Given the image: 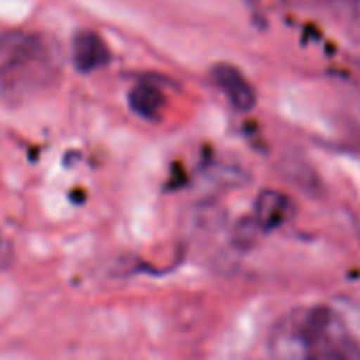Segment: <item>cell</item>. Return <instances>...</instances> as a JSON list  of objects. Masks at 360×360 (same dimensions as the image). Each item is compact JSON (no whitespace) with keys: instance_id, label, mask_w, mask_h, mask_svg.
Segmentation results:
<instances>
[{"instance_id":"obj_1","label":"cell","mask_w":360,"mask_h":360,"mask_svg":"<svg viewBox=\"0 0 360 360\" xmlns=\"http://www.w3.org/2000/svg\"><path fill=\"white\" fill-rule=\"evenodd\" d=\"M276 360H360V324L333 305L288 314L271 335Z\"/></svg>"},{"instance_id":"obj_2","label":"cell","mask_w":360,"mask_h":360,"mask_svg":"<svg viewBox=\"0 0 360 360\" xmlns=\"http://www.w3.org/2000/svg\"><path fill=\"white\" fill-rule=\"evenodd\" d=\"M58 75L51 53L39 39H24L0 66V98L22 104L49 87Z\"/></svg>"},{"instance_id":"obj_3","label":"cell","mask_w":360,"mask_h":360,"mask_svg":"<svg viewBox=\"0 0 360 360\" xmlns=\"http://www.w3.org/2000/svg\"><path fill=\"white\" fill-rule=\"evenodd\" d=\"M212 81L227 96V100L231 102L233 108H238L242 112H248V110L255 108L257 94L252 89L250 81L236 66H231V64H217L212 68Z\"/></svg>"},{"instance_id":"obj_4","label":"cell","mask_w":360,"mask_h":360,"mask_svg":"<svg viewBox=\"0 0 360 360\" xmlns=\"http://www.w3.org/2000/svg\"><path fill=\"white\" fill-rule=\"evenodd\" d=\"M110 60L108 47L100 34L81 30L72 39V64L79 72H94L106 66Z\"/></svg>"},{"instance_id":"obj_5","label":"cell","mask_w":360,"mask_h":360,"mask_svg":"<svg viewBox=\"0 0 360 360\" xmlns=\"http://www.w3.org/2000/svg\"><path fill=\"white\" fill-rule=\"evenodd\" d=\"M290 212H292L290 200L284 193L274 191V189L261 191L255 202V221L265 231L278 229L280 225H284L290 219Z\"/></svg>"},{"instance_id":"obj_6","label":"cell","mask_w":360,"mask_h":360,"mask_svg":"<svg viewBox=\"0 0 360 360\" xmlns=\"http://www.w3.org/2000/svg\"><path fill=\"white\" fill-rule=\"evenodd\" d=\"M127 102H129V108L146 121H157L165 108V96L153 83L134 85L127 96Z\"/></svg>"},{"instance_id":"obj_7","label":"cell","mask_w":360,"mask_h":360,"mask_svg":"<svg viewBox=\"0 0 360 360\" xmlns=\"http://www.w3.org/2000/svg\"><path fill=\"white\" fill-rule=\"evenodd\" d=\"M15 261V252H13V246L11 242L5 238V233L0 231V271L3 269H9Z\"/></svg>"}]
</instances>
